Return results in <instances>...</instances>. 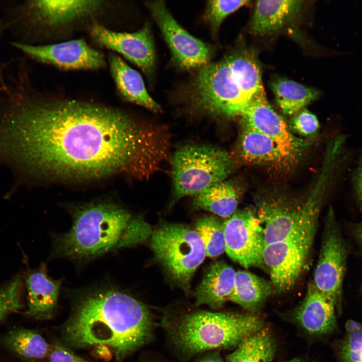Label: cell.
<instances>
[{
    "label": "cell",
    "mask_w": 362,
    "mask_h": 362,
    "mask_svg": "<svg viewBox=\"0 0 362 362\" xmlns=\"http://www.w3.org/2000/svg\"><path fill=\"white\" fill-rule=\"evenodd\" d=\"M30 82L15 79L0 94V165L13 172L14 190L45 178L147 179L168 158L165 125L89 102L46 99Z\"/></svg>",
    "instance_id": "cell-1"
},
{
    "label": "cell",
    "mask_w": 362,
    "mask_h": 362,
    "mask_svg": "<svg viewBox=\"0 0 362 362\" xmlns=\"http://www.w3.org/2000/svg\"><path fill=\"white\" fill-rule=\"evenodd\" d=\"M62 335L74 348L106 346L121 361L150 341L153 323L143 303L117 288H105L76 301Z\"/></svg>",
    "instance_id": "cell-2"
},
{
    "label": "cell",
    "mask_w": 362,
    "mask_h": 362,
    "mask_svg": "<svg viewBox=\"0 0 362 362\" xmlns=\"http://www.w3.org/2000/svg\"><path fill=\"white\" fill-rule=\"evenodd\" d=\"M72 225L65 233L54 237L53 253L84 260L108 252L142 244L152 230L141 216L112 202L80 206L72 212Z\"/></svg>",
    "instance_id": "cell-3"
},
{
    "label": "cell",
    "mask_w": 362,
    "mask_h": 362,
    "mask_svg": "<svg viewBox=\"0 0 362 362\" xmlns=\"http://www.w3.org/2000/svg\"><path fill=\"white\" fill-rule=\"evenodd\" d=\"M163 322L172 343L187 356L237 347L263 327L261 319L253 314L205 311L164 318Z\"/></svg>",
    "instance_id": "cell-4"
},
{
    "label": "cell",
    "mask_w": 362,
    "mask_h": 362,
    "mask_svg": "<svg viewBox=\"0 0 362 362\" xmlns=\"http://www.w3.org/2000/svg\"><path fill=\"white\" fill-rule=\"evenodd\" d=\"M327 191L322 185H314L307 196L308 209L301 223L282 240L264 247V263L278 292L290 290L306 268Z\"/></svg>",
    "instance_id": "cell-5"
},
{
    "label": "cell",
    "mask_w": 362,
    "mask_h": 362,
    "mask_svg": "<svg viewBox=\"0 0 362 362\" xmlns=\"http://www.w3.org/2000/svg\"><path fill=\"white\" fill-rule=\"evenodd\" d=\"M170 161L171 205L225 180L233 168V160L229 153L207 144L182 145L175 150Z\"/></svg>",
    "instance_id": "cell-6"
},
{
    "label": "cell",
    "mask_w": 362,
    "mask_h": 362,
    "mask_svg": "<svg viewBox=\"0 0 362 362\" xmlns=\"http://www.w3.org/2000/svg\"><path fill=\"white\" fill-rule=\"evenodd\" d=\"M150 247L172 281L189 294L192 277L206 256L198 233L183 224L164 222L153 230Z\"/></svg>",
    "instance_id": "cell-7"
},
{
    "label": "cell",
    "mask_w": 362,
    "mask_h": 362,
    "mask_svg": "<svg viewBox=\"0 0 362 362\" xmlns=\"http://www.w3.org/2000/svg\"><path fill=\"white\" fill-rule=\"evenodd\" d=\"M190 92L192 110L213 119L240 117L250 101L235 79L226 57L201 67Z\"/></svg>",
    "instance_id": "cell-8"
},
{
    "label": "cell",
    "mask_w": 362,
    "mask_h": 362,
    "mask_svg": "<svg viewBox=\"0 0 362 362\" xmlns=\"http://www.w3.org/2000/svg\"><path fill=\"white\" fill-rule=\"evenodd\" d=\"M348 248L330 209L327 216L312 282L316 288L340 306Z\"/></svg>",
    "instance_id": "cell-9"
},
{
    "label": "cell",
    "mask_w": 362,
    "mask_h": 362,
    "mask_svg": "<svg viewBox=\"0 0 362 362\" xmlns=\"http://www.w3.org/2000/svg\"><path fill=\"white\" fill-rule=\"evenodd\" d=\"M225 252L245 268L265 269L262 229L256 212L250 209L237 210L224 222Z\"/></svg>",
    "instance_id": "cell-10"
},
{
    "label": "cell",
    "mask_w": 362,
    "mask_h": 362,
    "mask_svg": "<svg viewBox=\"0 0 362 362\" xmlns=\"http://www.w3.org/2000/svg\"><path fill=\"white\" fill-rule=\"evenodd\" d=\"M148 6L171 50L173 60L179 67L190 69L209 63L213 49L190 34L175 21L163 1L149 2Z\"/></svg>",
    "instance_id": "cell-11"
},
{
    "label": "cell",
    "mask_w": 362,
    "mask_h": 362,
    "mask_svg": "<svg viewBox=\"0 0 362 362\" xmlns=\"http://www.w3.org/2000/svg\"><path fill=\"white\" fill-rule=\"evenodd\" d=\"M9 43L28 58L63 69L93 70L106 65L104 54L81 39L48 45Z\"/></svg>",
    "instance_id": "cell-12"
},
{
    "label": "cell",
    "mask_w": 362,
    "mask_h": 362,
    "mask_svg": "<svg viewBox=\"0 0 362 362\" xmlns=\"http://www.w3.org/2000/svg\"><path fill=\"white\" fill-rule=\"evenodd\" d=\"M91 34L98 43L120 53L146 75H152L155 52L148 26L134 33H126L115 32L96 23L92 26Z\"/></svg>",
    "instance_id": "cell-13"
},
{
    "label": "cell",
    "mask_w": 362,
    "mask_h": 362,
    "mask_svg": "<svg viewBox=\"0 0 362 362\" xmlns=\"http://www.w3.org/2000/svg\"><path fill=\"white\" fill-rule=\"evenodd\" d=\"M308 202L307 198L301 202L274 198L257 202L255 212L265 246L282 240L301 223L308 211Z\"/></svg>",
    "instance_id": "cell-14"
},
{
    "label": "cell",
    "mask_w": 362,
    "mask_h": 362,
    "mask_svg": "<svg viewBox=\"0 0 362 362\" xmlns=\"http://www.w3.org/2000/svg\"><path fill=\"white\" fill-rule=\"evenodd\" d=\"M240 117L242 122L275 140L296 158L306 145L291 132L284 120L268 102L264 90L250 99Z\"/></svg>",
    "instance_id": "cell-15"
},
{
    "label": "cell",
    "mask_w": 362,
    "mask_h": 362,
    "mask_svg": "<svg viewBox=\"0 0 362 362\" xmlns=\"http://www.w3.org/2000/svg\"><path fill=\"white\" fill-rule=\"evenodd\" d=\"M61 283V279L49 277L45 263L28 271L24 281L28 302L26 315L40 320L52 317L57 305Z\"/></svg>",
    "instance_id": "cell-16"
},
{
    "label": "cell",
    "mask_w": 362,
    "mask_h": 362,
    "mask_svg": "<svg viewBox=\"0 0 362 362\" xmlns=\"http://www.w3.org/2000/svg\"><path fill=\"white\" fill-rule=\"evenodd\" d=\"M336 308L333 301L318 290L311 282L304 299L294 313V318L310 334H326L332 331L336 326Z\"/></svg>",
    "instance_id": "cell-17"
},
{
    "label": "cell",
    "mask_w": 362,
    "mask_h": 362,
    "mask_svg": "<svg viewBox=\"0 0 362 362\" xmlns=\"http://www.w3.org/2000/svg\"><path fill=\"white\" fill-rule=\"evenodd\" d=\"M242 125L239 153L244 162L282 167L296 159L274 139L245 123Z\"/></svg>",
    "instance_id": "cell-18"
},
{
    "label": "cell",
    "mask_w": 362,
    "mask_h": 362,
    "mask_svg": "<svg viewBox=\"0 0 362 362\" xmlns=\"http://www.w3.org/2000/svg\"><path fill=\"white\" fill-rule=\"evenodd\" d=\"M236 272L223 260L212 263L195 291V305L221 308L229 301L233 291Z\"/></svg>",
    "instance_id": "cell-19"
},
{
    "label": "cell",
    "mask_w": 362,
    "mask_h": 362,
    "mask_svg": "<svg viewBox=\"0 0 362 362\" xmlns=\"http://www.w3.org/2000/svg\"><path fill=\"white\" fill-rule=\"evenodd\" d=\"M303 3L294 0L256 1L251 21V32L259 36L278 32L296 19Z\"/></svg>",
    "instance_id": "cell-20"
},
{
    "label": "cell",
    "mask_w": 362,
    "mask_h": 362,
    "mask_svg": "<svg viewBox=\"0 0 362 362\" xmlns=\"http://www.w3.org/2000/svg\"><path fill=\"white\" fill-rule=\"evenodd\" d=\"M111 73L117 90L126 100L155 112L161 108L148 94L140 73L114 53L109 56Z\"/></svg>",
    "instance_id": "cell-21"
},
{
    "label": "cell",
    "mask_w": 362,
    "mask_h": 362,
    "mask_svg": "<svg viewBox=\"0 0 362 362\" xmlns=\"http://www.w3.org/2000/svg\"><path fill=\"white\" fill-rule=\"evenodd\" d=\"M239 201L235 186L225 180L214 184L194 196L192 209L205 210L228 218L236 211Z\"/></svg>",
    "instance_id": "cell-22"
},
{
    "label": "cell",
    "mask_w": 362,
    "mask_h": 362,
    "mask_svg": "<svg viewBox=\"0 0 362 362\" xmlns=\"http://www.w3.org/2000/svg\"><path fill=\"white\" fill-rule=\"evenodd\" d=\"M272 288L271 282L250 272L239 270L236 272L234 287L229 301L255 313L263 305Z\"/></svg>",
    "instance_id": "cell-23"
},
{
    "label": "cell",
    "mask_w": 362,
    "mask_h": 362,
    "mask_svg": "<svg viewBox=\"0 0 362 362\" xmlns=\"http://www.w3.org/2000/svg\"><path fill=\"white\" fill-rule=\"evenodd\" d=\"M225 57L235 79L249 100L264 90L260 65L253 50L241 48Z\"/></svg>",
    "instance_id": "cell-24"
},
{
    "label": "cell",
    "mask_w": 362,
    "mask_h": 362,
    "mask_svg": "<svg viewBox=\"0 0 362 362\" xmlns=\"http://www.w3.org/2000/svg\"><path fill=\"white\" fill-rule=\"evenodd\" d=\"M270 86L278 106L288 115H293L304 109L319 96L316 89L286 78L274 79Z\"/></svg>",
    "instance_id": "cell-25"
},
{
    "label": "cell",
    "mask_w": 362,
    "mask_h": 362,
    "mask_svg": "<svg viewBox=\"0 0 362 362\" xmlns=\"http://www.w3.org/2000/svg\"><path fill=\"white\" fill-rule=\"evenodd\" d=\"M276 344L269 330L263 327L245 338L226 357V362H272Z\"/></svg>",
    "instance_id": "cell-26"
},
{
    "label": "cell",
    "mask_w": 362,
    "mask_h": 362,
    "mask_svg": "<svg viewBox=\"0 0 362 362\" xmlns=\"http://www.w3.org/2000/svg\"><path fill=\"white\" fill-rule=\"evenodd\" d=\"M4 341L9 349L27 359L45 357L50 348L49 344L39 333L25 328L12 329L5 336Z\"/></svg>",
    "instance_id": "cell-27"
},
{
    "label": "cell",
    "mask_w": 362,
    "mask_h": 362,
    "mask_svg": "<svg viewBox=\"0 0 362 362\" xmlns=\"http://www.w3.org/2000/svg\"><path fill=\"white\" fill-rule=\"evenodd\" d=\"M195 230L200 236L206 256L216 258L225 252L224 222L214 216H205L199 219Z\"/></svg>",
    "instance_id": "cell-28"
},
{
    "label": "cell",
    "mask_w": 362,
    "mask_h": 362,
    "mask_svg": "<svg viewBox=\"0 0 362 362\" xmlns=\"http://www.w3.org/2000/svg\"><path fill=\"white\" fill-rule=\"evenodd\" d=\"M24 279L16 275L0 287V322L22 309V295Z\"/></svg>",
    "instance_id": "cell-29"
},
{
    "label": "cell",
    "mask_w": 362,
    "mask_h": 362,
    "mask_svg": "<svg viewBox=\"0 0 362 362\" xmlns=\"http://www.w3.org/2000/svg\"><path fill=\"white\" fill-rule=\"evenodd\" d=\"M346 335L339 348L342 362H362V324L349 320L345 325Z\"/></svg>",
    "instance_id": "cell-30"
},
{
    "label": "cell",
    "mask_w": 362,
    "mask_h": 362,
    "mask_svg": "<svg viewBox=\"0 0 362 362\" xmlns=\"http://www.w3.org/2000/svg\"><path fill=\"white\" fill-rule=\"evenodd\" d=\"M249 3V1H210L206 11V20L212 31L216 32L225 18Z\"/></svg>",
    "instance_id": "cell-31"
},
{
    "label": "cell",
    "mask_w": 362,
    "mask_h": 362,
    "mask_svg": "<svg viewBox=\"0 0 362 362\" xmlns=\"http://www.w3.org/2000/svg\"><path fill=\"white\" fill-rule=\"evenodd\" d=\"M290 128L301 136H310L317 133L319 123L315 115L304 108L293 115Z\"/></svg>",
    "instance_id": "cell-32"
},
{
    "label": "cell",
    "mask_w": 362,
    "mask_h": 362,
    "mask_svg": "<svg viewBox=\"0 0 362 362\" xmlns=\"http://www.w3.org/2000/svg\"><path fill=\"white\" fill-rule=\"evenodd\" d=\"M48 356L49 362H93L81 357L58 343L50 346Z\"/></svg>",
    "instance_id": "cell-33"
},
{
    "label": "cell",
    "mask_w": 362,
    "mask_h": 362,
    "mask_svg": "<svg viewBox=\"0 0 362 362\" xmlns=\"http://www.w3.org/2000/svg\"><path fill=\"white\" fill-rule=\"evenodd\" d=\"M354 184L357 197L362 205V161L354 173Z\"/></svg>",
    "instance_id": "cell-34"
},
{
    "label": "cell",
    "mask_w": 362,
    "mask_h": 362,
    "mask_svg": "<svg viewBox=\"0 0 362 362\" xmlns=\"http://www.w3.org/2000/svg\"><path fill=\"white\" fill-rule=\"evenodd\" d=\"M197 362H224L217 352H212L203 357Z\"/></svg>",
    "instance_id": "cell-35"
},
{
    "label": "cell",
    "mask_w": 362,
    "mask_h": 362,
    "mask_svg": "<svg viewBox=\"0 0 362 362\" xmlns=\"http://www.w3.org/2000/svg\"><path fill=\"white\" fill-rule=\"evenodd\" d=\"M355 233L358 241L362 244V222L356 227Z\"/></svg>",
    "instance_id": "cell-36"
},
{
    "label": "cell",
    "mask_w": 362,
    "mask_h": 362,
    "mask_svg": "<svg viewBox=\"0 0 362 362\" xmlns=\"http://www.w3.org/2000/svg\"><path fill=\"white\" fill-rule=\"evenodd\" d=\"M283 362H308L303 359L294 358Z\"/></svg>",
    "instance_id": "cell-37"
}]
</instances>
